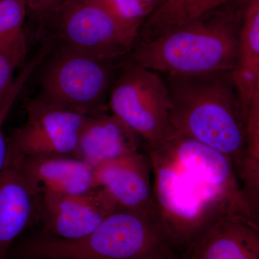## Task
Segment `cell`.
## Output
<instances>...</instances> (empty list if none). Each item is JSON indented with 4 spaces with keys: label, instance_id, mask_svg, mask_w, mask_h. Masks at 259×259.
<instances>
[{
    "label": "cell",
    "instance_id": "6da1fadb",
    "mask_svg": "<svg viewBox=\"0 0 259 259\" xmlns=\"http://www.w3.org/2000/svg\"><path fill=\"white\" fill-rule=\"evenodd\" d=\"M144 147L151 161L156 210L179 253L227 216L258 221L223 153L179 133Z\"/></svg>",
    "mask_w": 259,
    "mask_h": 259
},
{
    "label": "cell",
    "instance_id": "7a4b0ae2",
    "mask_svg": "<svg viewBox=\"0 0 259 259\" xmlns=\"http://www.w3.org/2000/svg\"><path fill=\"white\" fill-rule=\"evenodd\" d=\"M231 71L166 76L171 124L176 133L229 158L243 192L254 199L258 197L259 165L248 151L246 120Z\"/></svg>",
    "mask_w": 259,
    "mask_h": 259
},
{
    "label": "cell",
    "instance_id": "3957f363",
    "mask_svg": "<svg viewBox=\"0 0 259 259\" xmlns=\"http://www.w3.org/2000/svg\"><path fill=\"white\" fill-rule=\"evenodd\" d=\"M230 3L141 42L133 49L130 61L166 76L231 71L243 10Z\"/></svg>",
    "mask_w": 259,
    "mask_h": 259
},
{
    "label": "cell",
    "instance_id": "277c9868",
    "mask_svg": "<svg viewBox=\"0 0 259 259\" xmlns=\"http://www.w3.org/2000/svg\"><path fill=\"white\" fill-rule=\"evenodd\" d=\"M40 259H173L176 252L157 213L117 208L77 240L45 234L30 243Z\"/></svg>",
    "mask_w": 259,
    "mask_h": 259
},
{
    "label": "cell",
    "instance_id": "5b68a950",
    "mask_svg": "<svg viewBox=\"0 0 259 259\" xmlns=\"http://www.w3.org/2000/svg\"><path fill=\"white\" fill-rule=\"evenodd\" d=\"M107 106L145 144L159 142L176 133L170 115L166 81L158 73L129 61L117 71Z\"/></svg>",
    "mask_w": 259,
    "mask_h": 259
},
{
    "label": "cell",
    "instance_id": "8992f818",
    "mask_svg": "<svg viewBox=\"0 0 259 259\" xmlns=\"http://www.w3.org/2000/svg\"><path fill=\"white\" fill-rule=\"evenodd\" d=\"M115 61L63 46L46 70L37 97L87 115L105 112L117 73Z\"/></svg>",
    "mask_w": 259,
    "mask_h": 259
},
{
    "label": "cell",
    "instance_id": "52a82bcc",
    "mask_svg": "<svg viewBox=\"0 0 259 259\" xmlns=\"http://www.w3.org/2000/svg\"><path fill=\"white\" fill-rule=\"evenodd\" d=\"M38 14L51 22L62 46L100 59L123 57L137 40L97 0H63Z\"/></svg>",
    "mask_w": 259,
    "mask_h": 259
},
{
    "label": "cell",
    "instance_id": "ba28073f",
    "mask_svg": "<svg viewBox=\"0 0 259 259\" xmlns=\"http://www.w3.org/2000/svg\"><path fill=\"white\" fill-rule=\"evenodd\" d=\"M25 110V123L8 139L5 165L35 156L78 158L79 131L88 115L38 97L26 102Z\"/></svg>",
    "mask_w": 259,
    "mask_h": 259
},
{
    "label": "cell",
    "instance_id": "9c48e42d",
    "mask_svg": "<svg viewBox=\"0 0 259 259\" xmlns=\"http://www.w3.org/2000/svg\"><path fill=\"white\" fill-rule=\"evenodd\" d=\"M117 208L100 187L79 194L39 193L38 219L46 234L61 239L88 236Z\"/></svg>",
    "mask_w": 259,
    "mask_h": 259
},
{
    "label": "cell",
    "instance_id": "30bf717a",
    "mask_svg": "<svg viewBox=\"0 0 259 259\" xmlns=\"http://www.w3.org/2000/svg\"><path fill=\"white\" fill-rule=\"evenodd\" d=\"M95 182L117 208L158 214L153 198L151 161L145 151L95 167Z\"/></svg>",
    "mask_w": 259,
    "mask_h": 259
},
{
    "label": "cell",
    "instance_id": "8fae6325",
    "mask_svg": "<svg viewBox=\"0 0 259 259\" xmlns=\"http://www.w3.org/2000/svg\"><path fill=\"white\" fill-rule=\"evenodd\" d=\"M180 259H259L258 221L232 214L182 252Z\"/></svg>",
    "mask_w": 259,
    "mask_h": 259
},
{
    "label": "cell",
    "instance_id": "7c38bea8",
    "mask_svg": "<svg viewBox=\"0 0 259 259\" xmlns=\"http://www.w3.org/2000/svg\"><path fill=\"white\" fill-rule=\"evenodd\" d=\"M38 193H85L96 188L95 168L73 156H35L25 158L15 165Z\"/></svg>",
    "mask_w": 259,
    "mask_h": 259
},
{
    "label": "cell",
    "instance_id": "4fadbf2b",
    "mask_svg": "<svg viewBox=\"0 0 259 259\" xmlns=\"http://www.w3.org/2000/svg\"><path fill=\"white\" fill-rule=\"evenodd\" d=\"M144 141L112 113L88 115L78 139V158L97 167L141 151Z\"/></svg>",
    "mask_w": 259,
    "mask_h": 259
},
{
    "label": "cell",
    "instance_id": "5bb4252c",
    "mask_svg": "<svg viewBox=\"0 0 259 259\" xmlns=\"http://www.w3.org/2000/svg\"><path fill=\"white\" fill-rule=\"evenodd\" d=\"M39 193L16 167L0 172V259L6 258L13 242L38 219Z\"/></svg>",
    "mask_w": 259,
    "mask_h": 259
},
{
    "label": "cell",
    "instance_id": "9a60e30c",
    "mask_svg": "<svg viewBox=\"0 0 259 259\" xmlns=\"http://www.w3.org/2000/svg\"><path fill=\"white\" fill-rule=\"evenodd\" d=\"M234 0H166L148 15L140 31L143 42L193 21Z\"/></svg>",
    "mask_w": 259,
    "mask_h": 259
},
{
    "label": "cell",
    "instance_id": "2e32d148",
    "mask_svg": "<svg viewBox=\"0 0 259 259\" xmlns=\"http://www.w3.org/2000/svg\"><path fill=\"white\" fill-rule=\"evenodd\" d=\"M232 77L238 83H259V0H248L243 9Z\"/></svg>",
    "mask_w": 259,
    "mask_h": 259
},
{
    "label": "cell",
    "instance_id": "e0dca14e",
    "mask_svg": "<svg viewBox=\"0 0 259 259\" xmlns=\"http://www.w3.org/2000/svg\"><path fill=\"white\" fill-rule=\"evenodd\" d=\"M28 9L24 0H0V51L26 42L24 24Z\"/></svg>",
    "mask_w": 259,
    "mask_h": 259
},
{
    "label": "cell",
    "instance_id": "ac0fdd59",
    "mask_svg": "<svg viewBox=\"0 0 259 259\" xmlns=\"http://www.w3.org/2000/svg\"><path fill=\"white\" fill-rule=\"evenodd\" d=\"M117 21L137 39L148 17L141 0H97Z\"/></svg>",
    "mask_w": 259,
    "mask_h": 259
},
{
    "label": "cell",
    "instance_id": "d6986e66",
    "mask_svg": "<svg viewBox=\"0 0 259 259\" xmlns=\"http://www.w3.org/2000/svg\"><path fill=\"white\" fill-rule=\"evenodd\" d=\"M27 53L26 42L0 51V107L15 81V73Z\"/></svg>",
    "mask_w": 259,
    "mask_h": 259
},
{
    "label": "cell",
    "instance_id": "ffe728a7",
    "mask_svg": "<svg viewBox=\"0 0 259 259\" xmlns=\"http://www.w3.org/2000/svg\"><path fill=\"white\" fill-rule=\"evenodd\" d=\"M33 73L31 66H26L15 77L14 83L4 103L0 107V172L4 168L8 155V139L4 134V125L8 114L15 103L17 97L21 93L25 83Z\"/></svg>",
    "mask_w": 259,
    "mask_h": 259
},
{
    "label": "cell",
    "instance_id": "44dd1931",
    "mask_svg": "<svg viewBox=\"0 0 259 259\" xmlns=\"http://www.w3.org/2000/svg\"><path fill=\"white\" fill-rule=\"evenodd\" d=\"M28 5V8L35 13H41L50 9L55 5L61 3L63 0H24Z\"/></svg>",
    "mask_w": 259,
    "mask_h": 259
},
{
    "label": "cell",
    "instance_id": "7402d4cb",
    "mask_svg": "<svg viewBox=\"0 0 259 259\" xmlns=\"http://www.w3.org/2000/svg\"><path fill=\"white\" fill-rule=\"evenodd\" d=\"M166 0H141L145 10L147 12L148 16L155 10L157 9Z\"/></svg>",
    "mask_w": 259,
    "mask_h": 259
}]
</instances>
